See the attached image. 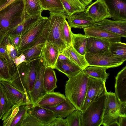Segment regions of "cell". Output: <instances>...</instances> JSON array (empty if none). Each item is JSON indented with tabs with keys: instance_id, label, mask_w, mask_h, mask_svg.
Segmentation results:
<instances>
[{
	"instance_id": "obj_1",
	"label": "cell",
	"mask_w": 126,
	"mask_h": 126,
	"mask_svg": "<svg viewBox=\"0 0 126 126\" xmlns=\"http://www.w3.org/2000/svg\"><path fill=\"white\" fill-rule=\"evenodd\" d=\"M40 61V57L27 61L16 66L10 83L28 95L33 87Z\"/></svg>"
},
{
	"instance_id": "obj_2",
	"label": "cell",
	"mask_w": 126,
	"mask_h": 126,
	"mask_svg": "<svg viewBox=\"0 0 126 126\" xmlns=\"http://www.w3.org/2000/svg\"><path fill=\"white\" fill-rule=\"evenodd\" d=\"M68 78L65 85V95L76 110L80 111L85 97L88 77L82 70Z\"/></svg>"
},
{
	"instance_id": "obj_3",
	"label": "cell",
	"mask_w": 126,
	"mask_h": 126,
	"mask_svg": "<svg viewBox=\"0 0 126 126\" xmlns=\"http://www.w3.org/2000/svg\"><path fill=\"white\" fill-rule=\"evenodd\" d=\"M49 15L43 34L45 42H50L58 48L60 54L67 47L62 35L63 25L66 16L64 13L60 12H50Z\"/></svg>"
},
{
	"instance_id": "obj_4",
	"label": "cell",
	"mask_w": 126,
	"mask_h": 126,
	"mask_svg": "<svg viewBox=\"0 0 126 126\" xmlns=\"http://www.w3.org/2000/svg\"><path fill=\"white\" fill-rule=\"evenodd\" d=\"M49 17L42 16L29 24L21 33L18 51L21 52L34 45L42 35Z\"/></svg>"
},
{
	"instance_id": "obj_5",
	"label": "cell",
	"mask_w": 126,
	"mask_h": 126,
	"mask_svg": "<svg viewBox=\"0 0 126 126\" xmlns=\"http://www.w3.org/2000/svg\"><path fill=\"white\" fill-rule=\"evenodd\" d=\"M120 116H126V102H120L115 93L107 92L102 125L108 126Z\"/></svg>"
},
{
	"instance_id": "obj_6",
	"label": "cell",
	"mask_w": 126,
	"mask_h": 126,
	"mask_svg": "<svg viewBox=\"0 0 126 126\" xmlns=\"http://www.w3.org/2000/svg\"><path fill=\"white\" fill-rule=\"evenodd\" d=\"M107 94L92 103L82 113L81 126H100L102 125Z\"/></svg>"
},
{
	"instance_id": "obj_7",
	"label": "cell",
	"mask_w": 126,
	"mask_h": 126,
	"mask_svg": "<svg viewBox=\"0 0 126 126\" xmlns=\"http://www.w3.org/2000/svg\"><path fill=\"white\" fill-rule=\"evenodd\" d=\"M23 0H16L0 10V30L6 35L14 19L22 12Z\"/></svg>"
},
{
	"instance_id": "obj_8",
	"label": "cell",
	"mask_w": 126,
	"mask_h": 126,
	"mask_svg": "<svg viewBox=\"0 0 126 126\" xmlns=\"http://www.w3.org/2000/svg\"><path fill=\"white\" fill-rule=\"evenodd\" d=\"M105 83L101 79L88 77L85 97L80 110L82 113L84 112L92 103L107 94Z\"/></svg>"
},
{
	"instance_id": "obj_9",
	"label": "cell",
	"mask_w": 126,
	"mask_h": 126,
	"mask_svg": "<svg viewBox=\"0 0 126 126\" xmlns=\"http://www.w3.org/2000/svg\"><path fill=\"white\" fill-rule=\"evenodd\" d=\"M89 65L106 66L109 68L118 66L125 61L112 54L108 50L98 53H86L84 55Z\"/></svg>"
},
{
	"instance_id": "obj_10",
	"label": "cell",
	"mask_w": 126,
	"mask_h": 126,
	"mask_svg": "<svg viewBox=\"0 0 126 126\" xmlns=\"http://www.w3.org/2000/svg\"><path fill=\"white\" fill-rule=\"evenodd\" d=\"M1 82L7 96L12 104V107L32 106L28 94L17 89L9 82L5 81Z\"/></svg>"
},
{
	"instance_id": "obj_11",
	"label": "cell",
	"mask_w": 126,
	"mask_h": 126,
	"mask_svg": "<svg viewBox=\"0 0 126 126\" xmlns=\"http://www.w3.org/2000/svg\"><path fill=\"white\" fill-rule=\"evenodd\" d=\"M32 106H22L11 108L2 117L3 126H21L28 110Z\"/></svg>"
},
{
	"instance_id": "obj_12",
	"label": "cell",
	"mask_w": 126,
	"mask_h": 126,
	"mask_svg": "<svg viewBox=\"0 0 126 126\" xmlns=\"http://www.w3.org/2000/svg\"><path fill=\"white\" fill-rule=\"evenodd\" d=\"M45 67L41 58L40 66L33 87L28 93L33 107L37 104L47 93L44 88L43 82L44 73Z\"/></svg>"
},
{
	"instance_id": "obj_13",
	"label": "cell",
	"mask_w": 126,
	"mask_h": 126,
	"mask_svg": "<svg viewBox=\"0 0 126 126\" xmlns=\"http://www.w3.org/2000/svg\"><path fill=\"white\" fill-rule=\"evenodd\" d=\"M86 8L84 12L95 23L99 22L111 16L106 5L102 0H97Z\"/></svg>"
},
{
	"instance_id": "obj_14",
	"label": "cell",
	"mask_w": 126,
	"mask_h": 126,
	"mask_svg": "<svg viewBox=\"0 0 126 126\" xmlns=\"http://www.w3.org/2000/svg\"><path fill=\"white\" fill-rule=\"evenodd\" d=\"M111 18L115 20L126 21V0H102Z\"/></svg>"
},
{
	"instance_id": "obj_15",
	"label": "cell",
	"mask_w": 126,
	"mask_h": 126,
	"mask_svg": "<svg viewBox=\"0 0 126 126\" xmlns=\"http://www.w3.org/2000/svg\"><path fill=\"white\" fill-rule=\"evenodd\" d=\"M93 26L115 34L121 37H126V21H120L105 18Z\"/></svg>"
},
{
	"instance_id": "obj_16",
	"label": "cell",
	"mask_w": 126,
	"mask_h": 126,
	"mask_svg": "<svg viewBox=\"0 0 126 126\" xmlns=\"http://www.w3.org/2000/svg\"><path fill=\"white\" fill-rule=\"evenodd\" d=\"M41 16H29L26 14L24 7L22 12L11 22L7 35L20 34L26 26Z\"/></svg>"
},
{
	"instance_id": "obj_17",
	"label": "cell",
	"mask_w": 126,
	"mask_h": 126,
	"mask_svg": "<svg viewBox=\"0 0 126 126\" xmlns=\"http://www.w3.org/2000/svg\"><path fill=\"white\" fill-rule=\"evenodd\" d=\"M60 54L57 47L50 42L46 41L42 50L40 57L42 59L45 67H50L54 69Z\"/></svg>"
},
{
	"instance_id": "obj_18",
	"label": "cell",
	"mask_w": 126,
	"mask_h": 126,
	"mask_svg": "<svg viewBox=\"0 0 126 126\" xmlns=\"http://www.w3.org/2000/svg\"><path fill=\"white\" fill-rule=\"evenodd\" d=\"M84 11L76 13L66 16L68 24L71 28L84 29L93 25L95 22L85 15Z\"/></svg>"
},
{
	"instance_id": "obj_19",
	"label": "cell",
	"mask_w": 126,
	"mask_h": 126,
	"mask_svg": "<svg viewBox=\"0 0 126 126\" xmlns=\"http://www.w3.org/2000/svg\"><path fill=\"white\" fill-rule=\"evenodd\" d=\"M85 35L108 41L110 43L121 41L120 36L106 30L95 27L94 26L83 29Z\"/></svg>"
},
{
	"instance_id": "obj_20",
	"label": "cell",
	"mask_w": 126,
	"mask_h": 126,
	"mask_svg": "<svg viewBox=\"0 0 126 126\" xmlns=\"http://www.w3.org/2000/svg\"><path fill=\"white\" fill-rule=\"evenodd\" d=\"M115 94L119 100L126 102V66L117 74L115 78Z\"/></svg>"
},
{
	"instance_id": "obj_21",
	"label": "cell",
	"mask_w": 126,
	"mask_h": 126,
	"mask_svg": "<svg viewBox=\"0 0 126 126\" xmlns=\"http://www.w3.org/2000/svg\"><path fill=\"white\" fill-rule=\"evenodd\" d=\"M110 42L98 38L88 37L85 49L86 53H98L108 51Z\"/></svg>"
},
{
	"instance_id": "obj_22",
	"label": "cell",
	"mask_w": 126,
	"mask_h": 126,
	"mask_svg": "<svg viewBox=\"0 0 126 126\" xmlns=\"http://www.w3.org/2000/svg\"><path fill=\"white\" fill-rule=\"evenodd\" d=\"M61 54L64 55L69 60L79 67L82 70L89 65L84 56L77 51L72 45L67 46Z\"/></svg>"
},
{
	"instance_id": "obj_23",
	"label": "cell",
	"mask_w": 126,
	"mask_h": 126,
	"mask_svg": "<svg viewBox=\"0 0 126 126\" xmlns=\"http://www.w3.org/2000/svg\"><path fill=\"white\" fill-rule=\"evenodd\" d=\"M28 112L40 120L45 126L57 117L52 111L38 105H36L29 109Z\"/></svg>"
},
{
	"instance_id": "obj_24",
	"label": "cell",
	"mask_w": 126,
	"mask_h": 126,
	"mask_svg": "<svg viewBox=\"0 0 126 126\" xmlns=\"http://www.w3.org/2000/svg\"><path fill=\"white\" fill-rule=\"evenodd\" d=\"M40 106L52 111L57 117L63 118L66 117L76 110L74 105L67 98L65 101L55 106Z\"/></svg>"
},
{
	"instance_id": "obj_25",
	"label": "cell",
	"mask_w": 126,
	"mask_h": 126,
	"mask_svg": "<svg viewBox=\"0 0 126 126\" xmlns=\"http://www.w3.org/2000/svg\"><path fill=\"white\" fill-rule=\"evenodd\" d=\"M65 95L59 92L47 93L40 100L36 105L53 106L65 101Z\"/></svg>"
},
{
	"instance_id": "obj_26",
	"label": "cell",
	"mask_w": 126,
	"mask_h": 126,
	"mask_svg": "<svg viewBox=\"0 0 126 126\" xmlns=\"http://www.w3.org/2000/svg\"><path fill=\"white\" fill-rule=\"evenodd\" d=\"M55 69L63 73L68 78L74 76L82 70L69 59L57 61Z\"/></svg>"
},
{
	"instance_id": "obj_27",
	"label": "cell",
	"mask_w": 126,
	"mask_h": 126,
	"mask_svg": "<svg viewBox=\"0 0 126 126\" xmlns=\"http://www.w3.org/2000/svg\"><path fill=\"white\" fill-rule=\"evenodd\" d=\"M45 43L44 37L42 34L34 45L22 52L26 61H29L40 57L42 50Z\"/></svg>"
},
{
	"instance_id": "obj_28",
	"label": "cell",
	"mask_w": 126,
	"mask_h": 126,
	"mask_svg": "<svg viewBox=\"0 0 126 126\" xmlns=\"http://www.w3.org/2000/svg\"><path fill=\"white\" fill-rule=\"evenodd\" d=\"M57 79L55 71L50 67H45L43 78L44 86L47 93L54 91L57 87Z\"/></svg>"
},
{
	"instance_id": "obj_29",
	"label": "cell",
	"mask_w": 126,
	"mask_h": 126,
	"mask_svg": "<svg viewBox=\"0 0 126 126\" xmlns=\"http://www.w3.org/2000/svg\"><path fill=\"white\" fill-rule=\"evenodd\" d=\"M109 68L106 66L89 65L83 70L88 77L100 79L106 82L109 74L106 72V70Z\"/></svg>"
},
{
	"instance_id": "obj_30",
	"label": "cell",
	"mask_w": 126,
	"mask_h": 126,
	"mask_svg": "<svg viewBox=\"0 0 126 126\" xmlns=\"http://www.w3.org/2000/svg\"><path fill=\"white\" fill-rule=\"evenodd\" d=\"M6 50L2 55L6 58L8 63L11 74L12 76L16 68L14 60L16 57L19 56L20 52L11 44L8 45L6 47Z\"/></svg>"
},
{
	"instance_id": "obj_31",
	"label": "cell",
	"mask_w": 126,
	"mask_h": 126,
	"mask_svg": "<svg viewBox=\"0 0 126 126\" xmlns=\"http://www.w3.org/2000/svg\"><path fill=\"white\" fill-rule=\"evenodd\" d=\"M65 8L67 15L80 12L84 11L87 6L83 5L78 0H60Z\"/></svg>"
},
{
	"instance_id": "obj_32",
	"label": "cell",
	"mask_w": 126,
	"mask_h": 126,
	"mask_svg": "<svg viewBox=\"0 0 126 126\" xmlns=\"http://www.w3.org/2000/svg\"><path fill=\"white\" fill-rule=\"evenodd\" d=\"M72 45L78 53L84 56L87 38L88 36L81 33H72Z\"/></svg>"
},
{
	"instance_id": "obj_33",
	"label": "cell",
	"mask_w": 126,
	"mask_h": 126,
	"mask_svg": "<svg viewBox=\"0 0 126 126\" xmlns=\"http://www.w3.org/2000/svg\"><path fill=\"white\" fill-rule=\"evenodd\" d=\"M44 10L51 12L64 13L65 8L60 0H38Z\"/></svg>"
},
{
	"instance_id": "obj_34",
	"label": "cell",
	"mask_w": 126,
	"mask_h": 126,
	"mask_svg": "<svg viewBox=\"0 0 126 126\" xmlns=\"http://www.w3.org/2000/svg\"><path fill=\"white\" fill-rule=\"evenodd\" d=\"M25 13L31 16L41 15L43 11L38 0H23Z\"/></svg>"
},
{
	"instance_id": "obj_35",
	"label": "cell",
	"mask_w": 126,
	"mask_h": 126,
	"mask_svg": "<svg viewBox=\"0 0 126 126\" xmlns=\"http://www.w3.org/2000/svg\"><path fill=\"white\" fill-rule=\"evenodd\" d=\"M108 50L113 55L126 60V44L120 42L110 43Z\"/></svg>"
},
{
	"instance_id": "obj_36",
	"label": "cell",
	"mask_w": 126,
	"mask_h": 126,
	"mask_svg": "<svg viewBox=\"0 0 126 126\" xmlns=\"http://www.w3.org/2000/svg\"><path fill=\"white\" fill-rule=\"evenodd\" d=\"M12 104L7 96L1 81H0V119L12 107Z\"/></svg>"
},
{
	"instance_id": "obj_37",
	"label": "cell",
	"mask_w": 126,
	"mask_h": 126,
	"mask_svg": "<svg viewBox=\"0 0 126 126\" xmlns=\"http://www.w3.org/2000/svg\"><path fill=\"white\" fill-rule=\"evenodd\" d=\"M12 77L6 58L0 54V81L10 83Z\"/></svg>"
},
{
	"instance_id": "obj_38",
	"label": "cell",
	"mask_w": 126,
	"mask_h": 126,
	"mask_svg": "<svg viewBox=\"0 0 126 126\" xmlns=\"http://www.w3.org/2000/svg\"><path fill=\"white\" fill-rule=\"evenodd\" d=\"M82 112L76 110L68 115L65 119L67 126H81Z\"/></svg>"
},
{
	"instance_id": "obj_39",
	"label": "cell",
	"mask_w": 126,
	"mask_h": 126,
	"mask_svg": "<svg viewBox=\"0 0 126 126\" xmlns=\"http://www.w3.org/2000/svg\"><path fill=\"white\" fill-rule=\"evenodd\" d=\"M71 28L69 26L67 21H64L62 29L63 38L66 46L72 45V33Z\"/></svg>"
},
{
	"instance_id": "obj_40",
	"label": "cell",
	"mask_w": 126,
	"mask_h": 126,
	"mask_svg": "<svg viewBox=\"0 0 126 126\" xmlns=\"http://www.w3.org/2000/svg\"><path fill=\"white\" fill-rule=\"evenodd\" d=\"M21 126H45L39 119L27 112Z\"/></svg>"
},
{
	"instance_id": "obj_41",
	"label": "cell",
	"mask_w": 126,
	"mask_h": 126,
	"mask_svg": "<svg viewBox=\"0 0 126 126\" xmlns=\"http://www.w3.org/2000/svg\"><path fill=\"white\" fill-rule=\"evenodd\" d=\"M45 126H67L65 119L57 117L55 118L50 123Z\"/></svg>"
},
{
	"instance_id": "obj_42",
	"label": "cell",
	"mask_w": 126,
	"mask_h": 126,
	"mask_svg": "<svg viewBox=\"0 0 126 126\" xmlns=\"http://www.w3.org/2000/svg\"><path fill=\"white\" fill-rule=\"evenodd\" d=\"M8 35L11 44L18 51V47L21 40V34H11Z\"/></svg>"
},
{
	"instance_id": "obj_43",
	"label": "cell",
	"mask_w": 126,
	"mask_h": 126,
	"mask_svg": "<svg viewBox=\"0 0 126 126\" xmlns=\"http://www.w3.org/2000/svg\"><path fill=\"white\" fill-rule=\"evenodd\" d=\"M25 57L21 52V54L18 56H16L14 60V63L16 66L23 62L26 61Z\"/></svg>"
},
{
	"instance_id": "obj_44",
	"label": "cell",
	"mask_w": 126,
	"mask_h": 126,
	"mask_svg": "<svg viewBox=\"0 0 126 126\" xmlns=\"http://www.w3.org/2000/svg\"><path fill=\"white\" fill-rule=\"evenodd\" d=\"M16 0H0V10Z\"/></svg>"
},
{
	"instance_id": "obj_45",
	"label": "cell",
	"mask_w": 126,
	"mask_h": 126,
	"mask_svg": "<svg viewBox=\"0 0 126 126\" xmlns=\"http://www.w3.org/2000/svg\"><path fill=\"white\" fill-rule=\"evenodd\" d=\"M119 126H126V116H120L118 118Z\"/></svg>"
},
{
	"instance_id": "obj_46",
	"label": "cell",
	"mask_w": 126,
	"mask_h": 126,
	"mask_svg": "<svg viewBox=\"0 0 126 126\" xmlns=\"http://www.w3.org/2000/svg\"><path fill=\"white\" fill-rule=\"evenodd\" d=\"M11 44L9 36L7 35H6L4 38L0 45L6 47L8 44Z\"/></svg>"
},
{
	"instance_id": "obj_47",
	"label": "cell",
	"mask_w": 126,
	"mask_h": 126,
	"mask_svg": "<svg viewBox=\"0 0 126 126\" xmlns=\"http://www.w3.org/2000/svg\"><path fill=\"white\" fill-rule=\"evenodd\" d=\"M81 3L86 6L91 4L93 0H78Z\"/></svg>"
},
{
	"instance_id": "obj_48",
	"label": "cell",
	"mask_w": 126,
	"mask_h": 126,
	"mask_svg": "<svg viewBox=\"0 0 126 126\" xmlns=\"http://www.w3.org/2000/svg\"><path fill=\"white\" fill-rule=\"evenodd\" d=\"M68 59L64 55L61 53L59 55L57 61Z\"/></svg>"
},
{
	"instance_id": "obj_49",
	"label": "cell",
	"mask_w": 126,
	"mask_h": 126,
	"mask_svg": "<svg viewBox=\"0 0 126 126\" xmlns=\"http://www.w3.org/2000/svg\"><path fill=\"white\" fill-rule=\"evenodd\" d=\"M6 35L0 30V45L4 36Z\"/></svg>"
},
{
	"instance_id": "obj_50",
	"label": "cell",
	"mask_w": 126,
	"mask_h": 126,
	"mask_svg": "<svg viewBox=\"0 0 126 126\" xmlns=\"http://www.w3.org/2000/svg\"><path fill=\"white\" fill-rule=\"evenodd\" d=\"M119 126L118 121H116L111 123L108 126Z\"/></svg>"
}]
</instances>
